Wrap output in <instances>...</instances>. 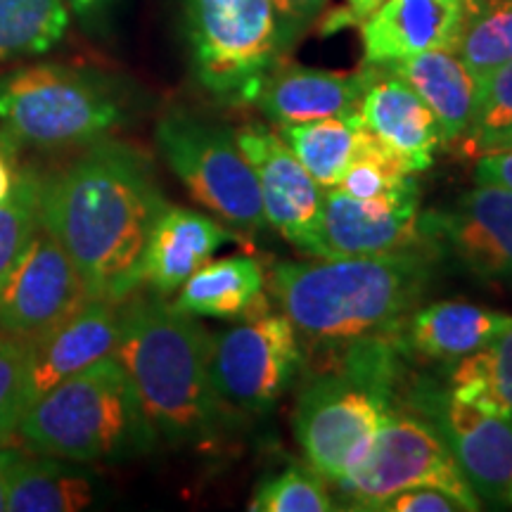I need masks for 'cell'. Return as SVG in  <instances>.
I'll return each instance as SVG.
<instances>
[{
  "label": "cell",
  "instance_id": "cell-40",
  "mask_svg": "<svg viewBox=\"0 0 512 512\" xmlns=\"http://www.w3.org/2000/svg\"><path fill=\"white\" fill-rule=\"evenodd\" d=\"M496 150H512V126L508 128V131H503L501 136H496L494 140H491V143L484 147L482 155H486V152H496Z\"/></svg>",
  "mask_w": 512,
  "mask_h": 512
},
{
  "label": "cell",
  "instance_id": "cell-8",
  "mask_svg": "<svg viewBox=\"0 0 512 512\" xmlns=\"http://www.w3.org/2000/svg\"><path fill=\"white\" fill-rule=\"evenodd\" d=\"M197 81L211 95L242 102L283 60L273 0H185Z\"/></svg>",
  "mask_w": 512,
  "mask_h": 512
},
{
  "label": "cell",
  "instance_id": "cell-41",
  "mask_svg": "<svg viewBox=\"0 0 512 512\" xmlns=\"http://www.w3.org/2000/svg\"><path fill=\"white\" fill-rule=\"evenodd\" d=\"M508 498L512 501V484H510V491H508Z\"/></svg>",
  "mask_w": 512,
  "mask_h": 512
},
{
  "label": "cell",
  "instance_id": "cell-11",
  "mask_svg": "<svg viewBox=\"0 0 512 512\" xmlns=\"http://www.w3.org/2000/svg\"><path fill=\"white\" fill-rule=\"evenodd\" d=\"M396 401L437 430L467 482L484 501L508 498L512 484V422L453 399L427 380L408 384Z\"/></svg>",
  "mask_w": 512,
  "mask_h": 512
},
{
  "label": "cell",
  "instance_id": "cell-16",
  "mask_svg": "<svg viewBox=\"0 0 512 512\" xmlns=\"http://www.w3.org/2000/svg\"><path fill=\"white\" fill-rule=\"evenodd\" d=\"M121 306L124 302L86 299L72 316L29 339V408L60 382L114 354L121 335Z\"/></svg>",
  "mask_w": 512,
  "mask_h": 512
},
{
  "label": "cell",
  "instance_id": "cell-33",
  "mask_svg": "<svg viewBox=\"0 0 512 512\" xmlns=\"http://www.w3.org/2000/svg\"><path fill=\"white\" fill-rule=\"evenodd\" d=\"M273 8L280 50L285 57L318 22V17L328 8V0H273Z\"/></svg>",
  "mask_w": 512,
  "mask_h": 512
},
{
  "label": "cell",
  "instance_id": "cell-9",
  "mask_svg": "<svg viewBox=\"0 0 512 512\" xmlns=\"http://www.w3.org/2000/svg\"><path fill=\"white\" fill-rule=\"evenodd\" d=\"M411 486H439L456 496L467 512L482 508V498L437 430L418 413L403 408L394 396L368 460L337 489L351 503V510H375L384 498Z\"/></svg>",
  "mask_w": 512,
  "mask_h": 512
},
{
  "label": "cell",
  "instance_id": "cell-42",
  "mask_svg": "<svg viewBox=\"0 0 512 512\" xmlns=\"http://www.w3.org/2000/svg\"><path fill=\"white\" fill-rule=\"evenodd\" d=\"M5 337H8V335H3V332H0V342H3V339H5Z\"/></svg>",
  "mask_w": 512,
  "mask_h": 512
},
{
  "label": "cell",
  "instance_id": "cell-23",
  "mask_svg": "<svg viewBox=\"0 0 512 512\" xmlns=\"http://www.w3.org/2000/svg\"><path fill=\"white\" fill-rule=\"evenodd\" d=\"M174 306L195 318H221L235 323L264 316L271 311L264 268L254 256L207 261L185 280Z\"/></svg>",
  "mask_w": 512,
  "mask_h": 512
},
{
  "label": "cell",
  "instance_id": "cell-7",
  "mask_svg": "<svg viewBox=\"0 0 512 512\" xmlns=\"http://www.w3.org/2000/svg\"><path fill=\"white\" fill-rule=\"evenodd\" d=\"M155 140L192 200L238 230L268 228L256 174L235 131L174 112L159 119Z\"/></svg>",
  "mask_w": 512,
  "mask_h": 512
},
{
  "label": "cell",
  "instance_id": "cell-38",
  "mask_svg": "<svg viewBox=\"0 0 512 512\" xmlns=\"http://www.w3.org/2000/svg\"><path fill=\"white\" fill-rule=\"evenodd\" d=\"M15 448H3L0 446V510H5L8 505V482H10V470L12 463L17 458Z\"/></svg>",
  "mask_w": 512,
  "mask_h": 512
},
{
  "label": "cell",
  "instance_id": "cell-5",
  "mask_svg": "<svg viewBox=\"0 0 512 512\" xmlns=\"http://www.w3.org/2000/svg\"><path fill=\"white\" fill-rule=\"evenodd\" d=\"M17 434L34 453L74 463H121L157 446L131 377L110 354L43 394Z\"/></svg>",
  "mask_w": 512,
  "mask_h": 512
},
{
  "label": "cell",
  "instance_id": "cell-36",
  "mask_svg": "<svg viewBox=\"0 0 512 512\" xmlns=\"http://www.w3.org/2000/svg\"><path fill=\"white\" fill-rule=\"evenodd\" d=\"M382 3L384 0H347V10L332 17V22H328L325 31H335L342 27H358V24L366 22V19L373 15Z\"/></svg>",
  "mask_w": 512,
  "mask_h": 512
},
{
  "label": "cell",
  "instance_id": "cell-15",
  "mask_svg": "<svg viewBox=\"0 0 512 512\" xmlns=\"http://www.w3.org/2000/svg\"><path fill=\"white\" fill-rule=\"evenodd\" d=\"M425 245L420 238V197L392 204L363 202L347 192H323L316 259L377 256Z\"/></svg>",
  "mask_w": 512,
  "mask_h": 512
},
{
  "label": "cell",
  "instance_id": "cell-29",
  "mask_svg": "<svg viewBox=\"0 0 512 512\" xmlns=\"http://www.w3.org/2000/svg\"><path fill=\"white\" fill-rule=\"evenodd\" d=\"M41 195L43 176L34 169H17L12 190L0 200V283L41 230Z\"/></svg>",
  "mask_w": 512,
  "mask_h": 512
},
{
  "label": "cell",
  "instance_id": "cell-10",
  "mask_svg": "<svg viewBox=\"0 0 512 512\" xmlns=\"http://www.w3.org/2000/svg\"><path fill=\"white\" fill-rule=\"evenodd\" d=\"M302 366L299 332L283 313L268 311L211 335V377L230 411H273Z\"/></svg>",
  "mask_w": 512,
  "mask_h": 512
},
{
  "label": "cell",
  "instance_id": "cell-30",
  "mask_svg": "<svg viewBox=\"0 0 512 512\" xmlns=\"http://www.w3.org/2000/svg\"><path fill=\"white\" fill-rule=\"evenodd\" d=\"M512 126V60L477 79L475 107L458 152L477 159L484 147Z\"/></svg>",
  "mask_w": 512,
  "mask_h": 512
},
{
  "label": "cell",
  "instance_id": "cell-24",
  "mask_svg": "<svg viewBox=\"0 0 512 512\" xmlns=\"http://www.w3.org/2000/svg\"><path fill=\"white\" fill-rule=\"evenodd\" d=\"M98 496V479L81 463L46 453H17L10 470V512H79Z\"/></svg>",
  "mask_w": 512,
  "mask_h": 512
},
{
  "label": "cell",
  "instance_id": "cell-14",
  "mask_svg": "<svg viewBox=\"0 0 512 512\" xmlns=\"http://www.w3.org/2000/svg\"><path fill=\"white\" fill-rule=\"evenodd\" d=\"M240 152L254 169L268 226L299 252L318 256V228L323 192L278 131L247 124L235 131Z\"/></svg>",
  "mask_w": 512,
  "mask_h": 512
},
{
  "label": "cell",
  "instance_id": "cell-27",
  "mask_svg": "<svg viewBox=\"0 0 512 512\" xmlns=\"http://www.w3.org/2000/svg\"><path fill=\"white\" fill-rule=\"evenodd\" d=\"M456 53L475 79L512 60V0H465Z\"/></svg>",
  "mask_w": 512,
  "mask_h": 512
},
{
  "label": "cell",
  "instance_id": "cell-28",
  "mask_svg": "<svg viewBox=\"0 0 512 512\" xmlns=\"http://www.w3.org/2000/svg\"><path fill=\"white\" fill-rule=\"evenodd\" d=\"M69 27L64 0H0V60L53 50Z\"/></svg>",
  "mask_w": 512,
  "mask_h": 512
},
{
  "label": "cell",
  "instance_id": "cell-12",
  "mask_svg": "<svg viewBox=\"0 0 512 512\" xmlns=\"http://www.w3.org/2000/svg\"><path fill=\"white\" fill-rule=\"evenodd\" d=\"M420 238L484 280H512V190L477 183L451 207L420 214Z\"/></svg>",
  "mask_w": 512,
  "mask_h": 512
},
{
  "label": "cell",
  "instance_id": "cell-18",
  "mask_svg": "<svg viewBox=\"0 0 512 512\" xmlns=\"http://www.w3.org/2000/svg\"><path fill=\"white\" fill-rule=\"evenodd\" d=\"M465 0H384L361 22L363 64H389L427 50H453Z\"/></svg>",
  "mask_w": 512,
  "mask_h": 512
},
{
  "label": "cell",
  "instance_id": "cell-21",
  "mask_svg": "<svg viewBox=\"0 0 512 512\" xmlns=\"http://www.w3.org/2000/svg\"><path fill=\"white\" fill-rule=\"evenodd\" d=\"M512 323V316L467 302H437L415 309L396 332L403 356L427 363H458Z\"/></svg>",
  "mask_w": 512,
  "mask_h": 512
},
{
  "label": "cell",
  "instance_id": "cell-39",
  "mask_svg": "<svg viewBox=\"0 0 512 512\" xmlns=\"http://www.w3.org/2000/svg\"><path fill=\"white\" fill-rule=\"evenodd\" d=\"M69 10H74L79 17H93L100 10H105L112 0H64Z\"/></svg>",
  "mask_w": 512,
  "mask_h": 512
},
{
  "label": "cell",
  "instance_id": "cell-4",
  "mask_svg": "<svg viewBox=\"0 0 512 512\" xmlns=\"http://www.w3.org/2000/svg\"><path fill=\"white\" fill-rule=\"evenodd\" d=\"M313 366H302L294 437L306 465L325 482L339 484L366 463L384 415L401 387L396 335L323 342Z\"/></svg>",
  "mask_w": 512,
  "mask_h": 512
},
{
  "label": "cell",
  "instance_id": "cell-13",
  "mask_svg": "<svg viewBox=\"0 0 512 512\" xmlns=\"http://www.w3.org/2000/svg\"><path fill=\"white\" fill-rule=\"evenodd\" d=\"M86 299L72 259L41 226L0 283V332L34 339L72 316Z\"/></svg>",
  "mask_w": 512,
  "mask_h": 512
},
{
  "label": "cell",
  "instance_id": "cell-25",
  "mask_svg": "<svg viewBox=\"0 0 512 512\" xmlns=\"http://www.w3.org/2000/svg\"><path fill=\"white\" fill-rule=\"evenodd\" d=\"M278 136L316 178L320 188L328 190L342 181L344 171L358 159L368 126L356 110L304 124H280Z\"/></svg>",
  "mask_w": 512,
  "mask_h": 512
},
{
  "label": "cell",
  "instance_id": "cell-31",
  "mask_svg": "<svg viewBox=\"0 0 512 512\" xmlns=\"http://www.w3.org/2000/svg\"><path fill=\"white\" fill-rule=\"evenodd\" d=\"M325 479L306 467H287L261 479L249 510L252 512H328L335 510Z\"/></svg>",
  "mask_w": 512,
  "mask_h": 512
},
{
  "label": "cell",
  "instance_id": "cell-32",
  "mask_svg": "<svg viewBox=\"0 0 512 512\" xmlns=\"http://www.w3.org/2000/svg\"><path fill=\"white\" fill-rule=\"evenodd\" d=\"M29 339L5 337L0 342V446L17 434L27 413Z\"/></svg>",
  "mask_w": 512,
  "mask_h": 512
},
{
  "label": "cell",
  "instance_id": "cell-6",
  "mask_svg": "<svg viewBox=\"0 0 512 512\" xmlns=\"http://www.w3.org/2000/svg\"><path fill=\"white\" fill-rule=\"evenodd\" d=\"M121 121V100L83 69L34 64L0 76V126L19 143L41 150L93 145Z\"/></svg>",
  "mask_w": 512,
  "mask_h": 512
},
{
  "label": "cell",
  "instance_id": "cell-3",
  "mask_svg": "<svg viewBox=\"0 0 512 512\" xmlns=\"http://www.w3.org/2000/svg\"><path fill=\"white\" fill-rule=\"evenodd\" d=\"M114 356L131 377L147 420L171 446L219 437L228 415L211 377V332L159 294L133 292L121 306Z\"/></svg>",
  "mask_w": 512,
  "mask_h": 512
},
{
  "label": "cell",
  "instance_id": "cell-37",
  "mask_svg": "<svg viewBox=\"0 0 512 512\" xmlns=\"http://www.w3.org/2000/svg\"><path fill=\"white\" fill-rule=\"evenodd\" d=\"M15 166H12V155L8 143L0 140V200L12 190V183H15Z\"/></svg>",
  "mask_w": 512,
  "mask_h": 512
},
{
  "label": "cell",
  "instance_id": "cell-1",
  "mask_svg": "<svg viewBox=\"0 0 512 512\" xmlns=\"http://www.w3.org/2000/svg\"><path fill=\"white\" fill-rule=\"evenodd\" d=\"M166 207L147 159L98 140L43 178L41 226L60 242L88 299L126 302L143 287V256Z\"/></svg>",
  "mask_w": 512,
  "mask_h": 512
},
{
  "label": "cell",
  "instance_id": "cell-22",
  "mask_svg": "<svg viewBox=\"0 0 512 512\" xmlns=\"http://www.w3.org/2000/svg\"><path fill=\"white\" fill-rule=\"evenodd\" d=\"M377 67L399 76L430 107L437 119L441 145L458 147L472 119L477 79L453 50H427Z\"/></svg>",
  "mask_w": 512,
  "mask_h": 512
},
{
  "label": "cell",
  "instance_id": "cell-34",
  "mask_svg": "<svg viewBox=\"0 0 512 512\" xmlns=\"http://www.w3.org/2000/svg\"><path fill=\"white\" fill-rule=\"evenodd\" d=\"M380 512H467L465 505L439 486H411L377 505Z\"/></svg>",
  "mask_w": 512,
  "mask_h": 512
},
{
  "label": "cell",
  "instance_id": "cell-26",
  "mask_svg": "<svg viewBox=\"0 0 512 512\" xmlns=\"http://www.w3.org/2000/svg\"><path fill=\"white\" fill-rule=\"evenodd\" d=\"M453 399L512 422V323L451 373Z\"/></svg>",
  "mask_w": 512,
  "mask_h": 512
},
{
  "label": "cell",
  "instance_id": "cell-2",
  "mask_svg": "<svg viewBox=\"0 0 512 512\" xmlns=\"http://www.w3.org/2000/svg\"><path fill=\"white\" fill-rule=\"evenodd\" d=\"M432 247L377 256L285 261L268 290L306 342H349L396 335L418 309L434 278Z\"/></svg>",
  "mask_w": 512,
  "mask_h": 512
},
{
  "label": "cell",
  "instance_id": "cell-20",
  "mask_svg": "<svg viewBox=\"0 0 512 512\" xmlns=\"http://www.w3.org/2000/svg\"><path fill=\"white\" fill-rule=\"evenodd\" d=\"M233 240L235 235L219 221L200 211L166 204L145 247L143 285L159 297H169Z\"/></svg>",
  "mask_w": 512,
  "mask_h": 512
},
{
  "label": "cell",
  "instance_id": "cell-17",
  "mask_svg": "<svg viewBox=\"0 0 512 512\" xmlns=\"http://www.w3.org/2000/svg\"><path fill=\"white\" fill-rule=\"evenodd\" d=\"M373 79V64L358 72H325L280 60L249 88L242 102H249L273 124L339 117L358 110L363 93Z\"/></svg>",
  "mask_w": 512,
  "mask_h": 512
},
{
  "label": "cell",
  "instance_id": "cell-19",
  "mask_svg": "<svg viewBox=\"0 0 512 512\" xmlns=\"http://www.w3.org/2000/svg\"><path fill=\"white\" fill-rule=\"evenodd\" d=\"M363 124L403 159L411 174L430 169L441 145L437 119L408 83L373 64V79L358 102Z\"/></svg>",
  "mask_w": 512,
  "mask_h": 512
},
{
  "label": "cell",
  "instance_id": "cell-35",
  "mask_svg": "<svg viewBox=\"0 0 512 512\" xmlns=\"http://www.w3.org/2000/svg\"><path fill=\"white\" fill-rule=\"evenodd\" d=\"M475 181L512 190V150H496L479 155L475 164Z\"/></svg>",
  "mask_w": 512,
  "mask_h": 512
}]
</instances>
